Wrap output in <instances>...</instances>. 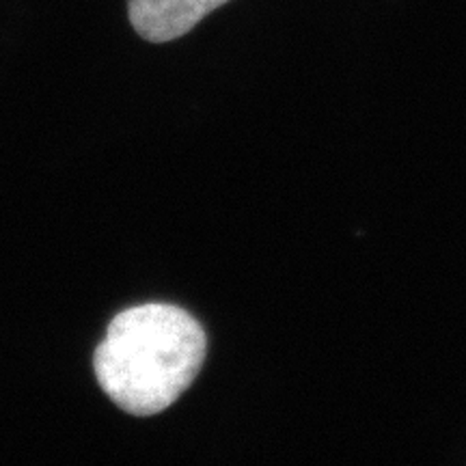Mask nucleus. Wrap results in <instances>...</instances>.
Wrapping results in <instances>:
<instances>
[{
	"label": "nucleus",
	"mask_w": 466,
	"mask_h": 466,
	"mask_svg": "<svg viewBox=\"0 0 466 466\" xmlns=\"http://www.w3.org/2000/svg\"><path fill=\"white\" fill-rule=\"evenodd\" d=\"M206 357L208 335L188 311L149 302L126 309L110 322L93 370L121 410L151 417L188 391Z\"/></svg>",
	"instance_id": "nucleus-1"
},
{
	"label": "nucleus",
	"mask_w": 466,
	"mask_h": 466,
	"mask_svg": "<svg viewBox=\"0 0 466 466\" xmlns=\"http://www.w3.org/2000/svg\"><path fill=\"white\" fill-rule=\"evenodd\" d=\"M229 0H127L132 28L151 44H165L190 33L203 17Z\"/></svg>",
	"instance_id": "nucleus-2"
}]
</instances>
